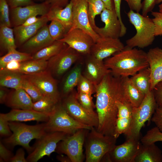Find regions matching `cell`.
<instances>
[{"label": "cell", "instance_id": "ab89813d", "mask_svg": "<svg viewBox=\"0 0 162 162\" xmlns=\"http://www.w3.org/2000/svg\"><path fill=\"white\" fill-rule=\"evenodd\" d=\"M140 141L143 144L162 142V132L156 127L153 128L148 130L146 134L142 137Z\"/></svg>", "mask_w": 162, "mask_h": 162}, {"label": "cell", "instance_id": "3957f363", "mask_svg": "<svg viewBox=\"0 0 162 162\" xmlns=\"http://www.w3.org/2000/svg\"><path fill=\"white\" fill-rule=\"evenodd\" d=\"M9 124L12 134L3 139V144L12 148L17 145L21 146L29 153L33 148L29 144L31 141L41 138L47 133L45 123L31 125L18 122H9Z\"/></svg>", "mask_w": 162, "mask_h": 162}, {"label": "cell", "instance_id": "9a60e30c", "mask_svg": "<svg viewBox=\"0 0 162 162\" xmlns=\"http://www.w3.org/2000/svg\"><path fill=\"white\" fill-rule=\"evenodd\" d=\"M50 8V5L44 1L25 6L10 8L11 26L14 27L20 26L32 16H46Z\"/></svg>", "mask_w": 162, "mask_h": 162}, {"label": "cell", "instance_id": "f546056e", "mask_svg": "<svg viewBox=\"0 0 162 162\" xmlns=\"http://www.w3.org/2000/svg\"><path fill=\"white\" fill-rule=\"evenodd\" d=\"M82 65L79 64L74 66L69 73L63 85L62 94L63 97H66L77 86L82 75Z\"/></svg>", "mask_w": 162, "mask_h": 162}, {"label": "cell", "instance_id": "bcb514c9", "mask_svg": "<svg viewBox=\"0 0 162 162\" xmlns=\"http://www.w3.org/2000/svg\"><path fill=\"white\" fill-rule=\"evenodd\" d=\"M162 132V106H157L151 120Z\"/></svg>", "mask_w": 162, "mask_h": 162}, {"label": "cell", "instance_id": "e0dca14e", "mask_svg": "<svg viewBox=\"0 0 162 162\" xmlns=\"http://www.w3.org/2000/svg\"><path fill=\"white\" fill-rule=\"evenodd\" d=\"M101 19L104 23L101 28L96 26L93 28L101 37L119 38L121 30V25L115 9H104L100 14Z\"/></svg>", "mask_w": 162, "mask_h": 162}, {"label": "cell", "instance_id": "5b68a950", "mask_svg": "<svg viewBox=\"0 0 162 162\" xmlns=\"http://www.w3.org/2000/svg\"><path fill=\"white\" fill-rule=\"evenodd\" d=\"M117 139L113 136L106 135L92 127L85 140L86 162H100L116 145Z\"/></svg>", "mask_w": 162, "mask_h": 162}, {"label": "cell", "instance_id": "ffe728a7", "mask_svg": "<svg viewBox=\"0 0 162 162\" xmlns=\"http://www.w3.org/2000/svg\"><path fill=\"white\" fill-rule=\"evenodd\" d=\"M54 41L50 34L48 26L46 24L22 45V48L23 52L34 53L51 44Z\"/></svg>", "mask_w": 162, "mask_h": 162}, {"label": "cell", "instance_id": "7c38bea8", "mask_svg": "<svg viewBox=\"0 0 162 162\" xmlns=\"http://www.w3.org/2000/svg\"><path fill=\"white\" fill-rule=\"evenodd\" d=\"M24 75L36 87L44 97L57 104L60 102L61 96L57 81L49 70L46 69L39 73Z\"/></svg>", "mask_w": 162, "mask_h": 162}, {"label": "cell", "instance_id": "f6af8a7d", "mask_svg": "<svg viewBox=\"0 0 162 162\" xmlns=\"http://www.w3.org/2000/svg\"><path fill=\"white\" fill-rule=\"evenodd\" d=\"M9 122L0 115V135L1 136H10L12 134L10 128Z\"/></svg>", "mask_w": 162, "mask_h": 162}, {"label": "cell", "instance_id": "9f6ffc18", "mask_svg": "<svg viewBox=\"0 0 162 162\" xmlns=\"http://www.w3.org/2000/svg\"><path fill=\"white\" fill-rule=\"evenodd\" d=\"M70 0H45L52 7L64 8L69 2Z\"/></svg>", "mask_w": 162, "mask_h": 162}, {"label": "cell", "instance_id": "7bdbcfd3", "mask_svg": "<svg viewBox=\"0 0 162 162\" xmlns=\"http://www.w3.org/2000/svg\"><path fill=\"white\" fill-rule=\"evenodd\" d=\"M9 7L6 0H0V24L11 27Z\"/></svg>", "mask_w": 162, "mask_h": 162}, {"label": "cell", "instance_id": "83f0119b", "mask_svg": "<svg viewBox=\"0 0 162 162\" xmlns=\"http://www.w3.org/2000/svg\"><path fill=\"white\" fill-rule=\"evenodd\" d=\"M123 87L126 97L133 107H137L141 104L146 94L134 84L129 77H122Z\"/></svg>", "mask_w": 162, "mask_h": 162}, {"label": "cell", "instance_id": "4dcf8cb0", "mask_svg": "<svg viewBox=\"0 0 162 162\" xmlns=\"http://www.w3.org/2000/svg\"><path fill=\"white\" fill-rule=\"evenodd\" d=\"M150 69L149 67L139 71L130 78L140 90L146 94L150 91Z\"/></svg>", "mask_w": 162, "mask_h": 162}, {"label": "cell", "instance_id": "30bf717a", "mask_svg": "<svg viewBox=\"0 0 162 162\" xmlns=\"http://www.w3.org/2000/svg\"><path fill=\"white\" fill-rule=\"evenodd\" d=\"M62 104L68 114L76 121L96 129L98 124V114L86 110L78 100L73 91L65 97Z\"/></svg>", "mask_w": 162, "mask_h": 162}, {"label": "cell", "instance_id": "ba28073f", "mask_svg": "<svg viewBox=\"0 0 162 162\" xmlns=\"http://www.w3.org/2000/svg\"><path fill=\"white\" fill-rule=\"evenodd\" d=\"M90 130L82 129L70 135L58 144L56 152L64 154L71 162H82L85 156L83 153V147L86 135Z\"/></svg>", "mask_w": 162, "mask_h": 162}, {"label": "cell", "instance_id": "1f68e13d", "mask_svg": "<svg viewBox=\"0 0 162 162\" xmlns=\"http://www.w3.org/2000/svg\"><path fill=\"white\" fill-rule=\"evenodd\" d=\"M66 45V44L59 40L55 41L51 44L34 53L32 55V59L48 61L58 53Z\"/></svg>", "mask_w": 162, "mask_h": 162}, {"label": "cell", "instance_id": "91938a15", "mask_svg": "<svg viewBox=\"0 0 162 162\" xmlns=\"http://www.w3.org/2000/svg\"><path fill=\"white\" fill-rule=\"evenodd\" d=\"M104 3L106 8L112 10L114 9V4L112 0H101Z\"/></svg>", "mask_w": 162, "mask_h": 162}, {"label": "cell", "instance_id": "52a82bcc", "mask_svg": "<svg viewBox=\"0 0 162 162\" xmlns=\"http://www.w3.org/2000/svg\"><path fill=\"white\" fill-rule=\"evenodd\" d=\"M45 124L47 132L59 131L70 135L81 129L90 130L92 128L80 123L73 118L60 102L57 104Z\"/></svg>", "mask_w": 162, "mask_h": 162}, {"label": "cell", "instance_id": "be15d7a7", "mask_svg": "<svg viewBox=\"0 0 162 162\" xmlns=\"http://www.w3.org/2000/svg\"><path fill=\"white\" fill-rule=\"evenodd\" d=\"M162 2V0H157L156 4H159Z\"/></svg>", "mask_w": 162, "mask_h": 162}, {"label": "cell", "instance_id": "d6986e66", "mask_svg": "<svg viewBox=\"0 0 162 162\" xmlns=\"http://www.w3.org/2000/svg\"><path fill=\"white\" fill-rule=\"evenodd\" d=\"M111 72L110 70L106 66L103 60L90 55L86 61L83 75L95 87L106 76Z\"/></svg>", "mask_w": 162, "mask_h": 162}, {"label": "cell", "instance_id": "ee69618b", "mask_svg": "<svg viewBox=\"0 0 162 162\" xmlns=\"http://www.w3.org/2000/svg\"><path fill=\"white\" fill-rule=\"evenodd\" d=\"M154 17L152 19L154 25L155 36L162 35V13L159 12L152 11Z\"/></svg>", "mask_w": 162, "mask_h": 162}, {"label": "cell", "instance_id": "680465c9", "mask_svg": "<svg viewBox=\"0 0 162 162\" xmlns=\"http://www.w3.org/2000/svg\"><path fill=\"white\" fill-rule=\"evenodd\" d=\"M1 87L0 89V103L2 104L5 103L9 93L6 89Z\"/></svg>", "mask_w": 162, "mask_h": 162}, {"label": "cell", "instance_id": "f907efd6", "mask_svg": "<svg viewBox=\"0 0 162 162\" xmlns=\"http://www.w3.org/2000/svg\"><path fill=\"white\" fill-rule=\"evenodd\" d=\"M157 0H144L142 3V15L146 16L148 14L152 12Z\"/></svg>", "mask_w": 162, "mask_h": 162}, {"label": "cell", "instance_id": "d590c367", "mask_svg": "<svg viewBox=\"0 0 162 162\" xmlns=\"http://www.w3.org/2000/svg\"><path fill=\"white\" fill-rule=\"evenodd\" d=\"M88 3V14L91 25L93 28L97 26L95 19L96 16L100 14L106 8L105 6L101 0H86Z\"/></svg>", "mask_w": 162, "mask_h": 162}, {"label": "cell", "instance_id": "836d02e7", "mask_svg": "<svg viewBox=\"0 0 162 162\" xmlns=\"http://www.w3.org/2000/svg\"><path fill=\"white\" fill-rule=\"evenodd\" d=\"M0 48L7 52L16 49L15 39L13 29L3 24L0 25Z\"/></svg>", "mask_w": 162, "mask_h": 162}, {"label": "cell", "instance_id": "681fc988", "mask_svg": "<svg viewBox=\"0 0 162 162\" xmlns=\"http://www.w3.org/2000/svg\"><path fill=\"white\" fill-rule=\"evenodd\" d=\"M13 156L11 152L8 149L3 143L0 142V161L10 162Z\"/></svg>", "mask_w": 162, "mask_h": 162}, {"label": "cell", "instance_id": "277c9868", "mask_svg": "<svg viewBox=\"0 0 162 162\" xmlns=\"http://www.w3.org/2000/svg\"><path fill=\"white\" fill-rule=\"evenodd\" d=\"M127 14L136 31L135 35L126 40L127 46L143 48L151 45L155 36L152 19L147 15L143 16L130 9Z\"/></svg>", "mask_w": 162, "mask_h": 162}, {"label": "cell", "instance_id": "5bb4252c", "mask_svg": "<svg viewBox=\"0 0 162 162\" xmlns=\"http://www.w3.org/2000/svg\"><path fill=\"white\" fill-rule=\"evenodd\" d=\"M73 3V20L70 30L80 29L90 35L95 42L100 36L95 32L90 23L86 0H71Z\"/></svg>", "mask_w": 162, "mask_h": 162}, {"label": "cell", "instance_id": "e575fe53", "mask_svg": "<svg viewBox=\"0 0 162 162\" xmlns=\"http://www.w3.org/2000/svg\"><path fill=\"white\" fill-rule=\"evenodd\" d=\"M32 59L31 54L19 52L16 49L9 50L0 58V70L4 69L8 63L12 61L24 62Z\"/></svg>", "mask_w": 162, "mask_h": 162}, {"label": "cell", "instance_id": "6f0895ef", "mask_svg": "<svg viewBox=\"0 0 162 162\" xmlns=\"http://www.w3.org/2000/svg\"><path fill=\"white\" fill-rule=\"evenodd\" d=\"M37 16H32L28 18L21 25L23 26H27L34 24L38 22L40 19L41 16L37 17Z\"/></svg>", "mask_w": 162, "mask_h": 162}, {"label": "cell", "instance_id": "db71d44e", "mask_svg": "<svg viewBox=\"0 0 162 162\" xmlns=\"http://www.w3.org/2000/svg\"><path fill=\"white\" fill-rule=\"evenodd\" d=\"M127 3L130 10L139 13L142 8L141 0H124Z\"/></svg>", "mask_w": 162, "mask_h": 162}, {"label": "cell", "instance_id": "484cf974", "mask_svg": "<svg viewBox=\"0 0 162 162\" xmlns=\"http://www.w3.org/2000/svg\"><path fill=\"white\" fill-rule=\"evenodd\" d=\"M5 104L12 109L32 110L33 102L30 96L21 88L10 92Z\"/></svg>", "mask_w": 162, "mask_h": 162}, {"label": "cell", "instance_id": "74e56055", "mask_svg": "<svg viewBox=\"0 0 162 162\" xmlns=\"http://www.w3.org/2000/svg\"><path fill=\"white\" fill-rule=\"evenodd\" d=\"M22 88L31 97L33 103L39 100L44 97L36 87L27 79L24 74Z\"/></svg>", "mask_w": 162, "mask_h": 162}, {"label": "cell", "instance_id": "7402d4cb", "mask_svg": "<svg viewBox=\"0 0 162 162\" xmlns=\"http://www.w3.org/2000/svg\"><path fill=\"white\" fill-rule=\"evenodd\" d=\"M0 115L9 122L36 121L47 122L50 114L42 113L32 110L12 109L6 113Z\"/></svg>", "mask_w": 162, "mask_h": 162}, {"label": "cell", "instance_id": "8d00e7d4", "mask_svg": "<svg viewBox=\"0 0 162 162\" xmlns=\"http://www.w3.org/2000/svg\"><path fill=\"white\" fill-rule=\"evenodd\" d=\"M57 104L50 99L44 97L33 103L32 109L39 112L51 114Z\"/></svg>", "mask_w": 162, "mask_h": 162}, {"label": "cell", "instance_id": "d4e9b609", "mask_svg": "<svg viewBox=\"0 0 162 162\" xmlns=\"http://www.w3.org/2000/svg\"><path fill=\"white\" fill-rule=\"evenodd\" d=\"M49 21L46 16H41L40 20L36 23L28 26L21 25L13 28L16 45H22L35 34L39 30L47 24Z\"/></svg>", "mask_w": 162, "mask_h": 162}, {"label": "cell", "instance_id": "cb8c5ba5", "mask_svg": "<svg viewBox=\"0 0 162 162\" xmlns=\"http://www.w3.org/2000/svg\"><path fill=\"white\" fill-rule=\"evenodd\" d=\"M49 21L56 20L63 25L67 32L71 27L73 20V3L70 0L64 8H50L46 15Z\"/></svg>", "mask_w": 162, "mask_h": 162}, {"label": "cell", "instance_id": "d6a6232c", "mask_svg": "<svg viewBox=\"0 0 162 162\" xmlns=\"http://www.w3.org/2000/svg\"><path fill=\"white\" fill-rule=\"evenodd\" d=\"M48 61L41 59H31L21 62L19 72L23 74H35L46 70Z\"/></svg>", "mask_w": 162, "mask_h": 162}, {"label": "cell", "instance_id": "60d3db41", "mask_svg": "<svg viewBox=\"0 0 162 162\" xmlns=\"http://www.w3.org/2000/svg\"><path fill=\"white\" fill-rule=\"evenodd\" d=\"M76 96L79 103L86 110L92 113H96L94 111L95 106L93 102L92 95L77 92Z\"/></svg>", "mask_w": 162, "mask_h": 162}, {"label": "cell", "instance_id": "7dc6e473", "mask_svg": "<svg viewBox=\"0 0 162 162\" xmlns=\"http://www.w3.org/2000/svg\"><path fill=\"white\" fill-rule=\"evenodd\" d=\"M122 0H113L114 9L121 25L120 37H122L127 32V28L123 23L121 15V4Z\"/></svg>", "mask_w": 162, "mask_h": 162}, {"label": "cell", "instance_id": "f35d334b", "mask_svg": "<svg viewBox=\"0 0 162 162\" xmlns=\"http://www.w3.org/2000/svg\"><path fill=\"white\" fill-rule=\"evenodd\" d=\"M48 27L50 34L54 41L61 39L67 32L63 25L56 20L51 21Z\"/></svg>", "mask_w": 162, "mask_h": 162}, {"label": "cell", "instance_id": "816d5d0a", "mask_svg": "<svg viewBox=\"0 0 162 162\" xmlns=\"http://www.w3.org/2000/svg\"><path fill=\"white\" fill-rule=\"evenodd\" d=\"M10 8L25 6L35 3L32 0H6Z\"/></svg>", "mask_w": 162, "mask_h": 162}, {"label": "cell", "instance_id": "6da1fadb", "mask_svg": "<svg viewBox=\"0 0 162 162\" xmlns=\"http://www.w3.org/2000/svg\"><path fill=\"white\" fill-rule=\"evenodd\" d=\"M95 92L98 119L96 129L104 135L113 136L118 111L116 102L130 103L123 87L122 77L108 74L95 86Z\"/></svg>", "mask_w": 162, "mask_h": 162}, {"label": "cell", "instance_id": "e7e4bbea", "mask_svg": "<svg viewBox=\"0 0 162 162\" xmlns=\"http://www.w3.org/2000/svg\"><path fill=\"white\" fill-rule=\"evenodd\" d=\"M33 1H40V2H44V1L45 0H32Z\"/></svg>", "mask_w": 162, "mask_h": 162}, {"label": "cell", "instance_id": "f5cc1de1", "mask_svg": "<svg viewBox=\"0 0 162 162\" xmlns=\"http://www.w3.org/2000/svg\"><path fill=\"white\" fill-rule=\"evenodd\" d=\"M10 162H27L25 158V152L24 149L20 148L17 149L15 154L10 158Z\"/></svg>", "mask_w": 162, "mask_h": 162}, {"label": "cell", "instance_id": "94428289", "mask_svg": "<svg viewBox=\"0 0 162 162\" xmlns=\"http://www.w3.org/2000/svg\"><path fill=\"white\" fill-rule=\"evenodd\" d=\"M60 154V155L57 156L56 157L58 160L63 162H71L70 159L68 156Z\"/></svg>", "mask_w": 162, "mask_h": 162}, {"label": "cell", "instance_id": "9c48e42d", "mask_svg": "<svg viewBox=\"0 0 162 162\" xmlns=\"http://www.w3.org/2000/svg\"><path fill=\"white\" fill-rule=\"evenodd\" d=\"M70 135L64 132L56 131L47 132L33 146V148L26 159L28 162H37L44 157L50 156L56 152L58 143Z\"/></svg>", "mask_w": 162, "mask_h": 162}, {"label": "cell", "instance_id": "4316f807", "mask_svg": "<svg viewBox=\"0 0 162 162\" xmlns=\"http://www.w3.org/2000/svg\"><path fill=\"white\" fill-rule=\"evenodd\" d=\"M135 162H162L161 151L155 143L142 144Z\"/></svg>", "mask_w": 162, "mask_h": 162}, {"label": "cell", "instance_id": "f1b7e54d", "mask_svg": "<svg viewBox=\"0 0 162 162\" xmlns=\"http://www.w3.org/2000/svg\"><path fill=\"white\" fill-rule=\"evenodd\" d=\"M23 74L5 69L0 70L1 87L17 89L22 88Z\"/></svg>", "mask_w": 162, "mask_h": 162}, {"label": "cell", "instance_id": "7a4b0ae2", "mask_svg": "<svg viewBox=\"0 0 162 162\" xmlns=\"http://www.w3.org/2000/svg\"><path fill=\"white\" fill-rule=\"evenodd\" d=\"M104 63L111 73L117 77L132 76L149 67L147 52L127 46L106 58Z\"/></svg>", "mask_w": 162, "mask_h": 162}, {"label": "cell", "instance_id": "b9f144b4", "mask_svg": "<svg viewBox=\"0 0 162 162\" xmlns=\"http://www.w3.org/2000/svg\"><path fill=\"white\" fill-rule=\"evenodd\" d=\"M77 86L78 92L92 95L95 92L94 86L82 74L80 78Z\"/></svg>", "mask_w": 162, "mask_h": 162}, {"label": "cell", "instance_id": "ac0fdd59", "mask_svg": "<svg viewBox=\"0 0 162 162\" xmlns=\"http://www.w3.org/2000/svg\"><path fill=\"white\" fill-rule=\"evenodd\" d=\"M124 46L119 38L100 37L93 45L90 54L101 60L110 57Z\"/></svg>", "mask_w": 162, "mask_h": 162}, {"label": "cell", "instance_id": "8992f818", "mask_svg": "<svg viewBox=\"0 0 162 162\" xmlns=\"http://www.w3.org/2000/svg\"><path fill=\"white\" fill-rule=\"evenodd\" d=\"M157 106L153 92L150 91L146 94L139 106L133 108L130 126L124 135L126 138L133 137L141 139V130L146 122L149 125Z\"/></svg>", "mask_w": 162, "mask_h": 162}, {"label": "cell", "instance_id": "11a10c76", "mask_svg": "<svg viewBox=\"0 0 162 162\" xmlns=\"http://www.w3.org/2000/svg\"><path fill=\"white\" fill-rule=\"evenodd\" d=\"M21 64V62L15 61H12L8 63L5 68L2 69L19 72Z\"/></svg>", "mask_w": 162, "mask_h": 162}, {"label": "cell", "instance_id": "2e32d148", "mask_svg": "<svg viewBox=\"0 0 162 162\" xmlns=\"http://www.w3.org/2000/svg\"><path fill=\"white\" fill-rule=\"evenodd\" d=\"M58 40L65 43L80 54L88 55L90 54L94 43L90 35L79 28L69 30Z\"/></svg>", "mask_w": 162, "mask_h": 162}, {"label": "cell", "instance_id": "44dd1931", "mask_svg": "<svg viewBox=\"0 0 162 162\" xmlns=\"http://www.w3.org/2000/svg\"><path fill=\"white\" fill-rule=\"evenodd\" d=\"M118 114L113 136L117 139L122 134L128 131L131 124L133 107L128 102H116Z\"/></svg>", "mask_w": 162, "mask_h": 162}, {"label": "cell", "instance_id": "8fae6325", "mask_svg": "<svg viewBox=\"0 0 162 162\" xmlns=\"http://www.w3.org/2000/svg\"><path fill=\"white\" fill-rule=\"evenodd\" d=\"M140 140L133 137L126 138L123 144L115 145L105 154L101 161L110 162H135L142 145Z\"/></svg>", "mask_w": 162, "mask_h": 162}, {"label": "cell", "instance_id": "4fadbf2b", "mask_svg": "<svg viewBox=\"0 0 162 162\" xmlns=\"http://www.w3.org/2000/svg\"><path fill=\"white\" fill-rule=\"evenodd\" d=\"M80 54L66 44L58 53L48 60L47 69L52 76H60L78 60Z\"/></svg>", "mask_w": 162, "mask_h": 162}, {"label": "cell", "instance_id": "c3c4849f", "mask_svg": "<svg viewBox=\"0 0 162 162\" xmlns=\"http://www.w3.org/2000/svg\"><path fill=\"white\" fill-rule=\"evenodd\" d=\"M158 106H162V80L158 82L152 91Z\"/></svg>", "mask_w": 162, "mask_h": 162}, {"label": "cell", "instance_id": "6125c7cd", "mask_svg": "<svg viewBox=\"0 0 162 162\" xmlns=\"http://www.w3.org/2000/svg\"><path fill=\"white\" fill-rule=\"evenodd\" d=\"M158 7L159 8V12L162 13V2L159 5Z\"/></svg>", "mask_w": 162, "mask_h": 162}, {"label": "cell", "instance_id": "603a6c76", "mask_svg": "<svg viewBox=\"0 0 162 162\" xmlns=\"http://www.w3.org/2000/svg\"><path fill=\"white\" fill-rule=\"evenodd\" d=\"M147 53L148 61L151 72L150 90L162 80V49L156 47L150 49Z\"/></svg>", "mask_w": 162, "mask_h": 162}]
</instances>
